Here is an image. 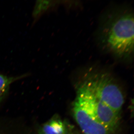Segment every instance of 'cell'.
Masks as SVG:
<instances>
[{
    "label": "cell",
    "mask_w": 134,
    "mask_h": 134,
    "mask_svg": "<svg viewBox=\"0 0 134 134\" xmlns=\"http://www.w3.org/2000/svg\"><path fill=\"white\" fill-rule=\"evenodd\" d=\"M84 69L80 80L99 99L120 114L125 98L114 77L107 70L96 66Z\"/></svg>",
    "instance_id": "obj_2"
},
{
    "label": "cell",
    "mask_w": 134,
    "mask_h": 134,
    "mask_svg": "<svg viewBox=\"0 0 134 134\" xmlns=\"http://www.w3.org/2000/svg\"><path fill=\"white\" fill-rule=\"evenodd\" d=\"M21 76L19 77H9L0 74V99L6 92L10 84Z\"/></svg>",
    "instance_id": "obj_6"
},
{
    "label": "cell",
    "mask_w": 134,
    "mask_h": 134,
    "mask_svg": "<svg viewBox=\"0 0 134 134\" xmlns=\"http://www.w3.org/2000/svg\"><path fill=\"white\" fill-rule=\"evenodd\" d=\"M66 134H69L68 133H67Z\"/></svg>",
    "instance_id": "obj_9"
},
{
    "label": "cell",
    "mask_w": 134,
    "mask_h": 134,
    "mask_svg": "<svg viewBox=\"0 0 134 134\" xmlns=\"http://www.w3.org/2000/svg\"><path fill=\"white\" fill-rule=\"evenodd\" d=\"M134 15L132 9L118 6L109 9L100 20L99 44L117 59L130 62L134 54Z\"/></svg>",
    "instance_id": "obj_1"
},
{
    "label": "cell",
    "mask_w": 134,
    "mask_h": 134,
    "mask_svg": "<svg viewBox=\"0 0 134 134\" xmlns=\"http://www.w3.org/2000/svg\"><path fill=\"white\" fill-rule=\"evenodd\" d=\"M38 134H45L43 132V131H42V130H41V129L40 130H39V133Z\"/></svg>",
    "instance_id": "obj_8"
},
{
    "label": "cell",
    "mask_w": 134,
    "mask_h": 134,
    "mask_svg": "<svg viewBox=\"0 0 134 134\" xmlns=\"http://www.w3.org/2000/svg\"><path fill=\"white\" fill-rule=\"evenodd\" d=\"M76 99L96 121L114 133L120 122V114L99 99L81 80Z\"/></svg>",
    "instance_id": "obj_3"
},
{
    "label": "cell",
    "mask_w": 134,
    "mask_h": 134,
    "mask_svg": "<svg viewBox=\"0 0 134 134\" xmlns=\"http://www.w3.org/2000/svg\"><path fill=\"white\" fill-rule=\"evenodd\" d=\"M44 3H39L36 5L35 10V15H37L41 11L45 10L46 9L51 6L52 3H49V1H43Z\"/></svg>",
    "instance_id": "obj_7"
},
{
    "label": "cell",
    "mask_w": 134,
    "mask_h": 134,
    "mask_svg": "<svg viewBox=\"0 0 134 134\" xmlns=\"http://www.w3.org/2000/svg\"><path fill=\"white\" fill-rule=\"evenodd\" d=\"M46 134H66V126L61 120L53 119L46 123L41 129Z\"/></svg>",
    "instance_id": "obj_5"
},
{
    "label": "cell",
    "mask_w": 134,
    "mask_h": 134,
    "mask_svg": "<svg viewBox=\"0 0 134 134\" xmlns=\"http://www.w3.org/2000/svg\"><path fill=\"white\" fill-rule=\"evenodd\" d=\"M75 120L85 134H113L114 133L96 121L76 99L73 106Z\"/></svg>",
    "instance_id": "obj_4"
}]
</instances>
